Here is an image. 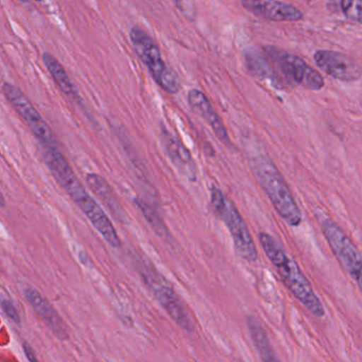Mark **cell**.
I'll return each instance as SVG.
<instances>
[{"label": "cell", "instance_id": "obj_1", "mask_svg": "<svg viewBox=\"0 0 362 362\" xmlns=\"http://www.w3.org/2000/svg\"><path fill=\"white\" fill-rule=\"evenodd\" d=\"M42 153L45 163L50 170L53 177L84 213L93 227L110 246L120 248V238L112 221L78 180L74 170L59 151V146H44L42 148Z\"/></svg>", "mask_w": 362, "mask_h": 362}, {"label": "cell", "instance_id": "obj_2", "mask_svg": "<svg viewBox=\"0 0 362 362\" xmlns=\"http://www.w3.org/2000/svg\"><path fill=\"white\" fill-rule=\"evenodd\" d=\"M246 152L247 158L259 185L267 194L276 212L288 225L293 227L299 226L302 221L301 211L274 161L259 146V142L257 144V142L249 140Z\"/></svg>", "mask_w": 362, "mask_h": 362}, {"label": "cell", "instance_id": "obj_3", "mask_svg": "<svg viewBox=\"0 0 362 362\" xmlns=\"http://www.w3.org/2000/svg\"><path fill=\"white\" fill-rule=\"evenodd\" d=\"M259 240L264 252L278 270L285 286L310 314L317 318H322L325 315L322 302L315 293L310 281L300 269L298 264L287 255L282 245L274 236L263 232L259 233Z\"/></svg>", "mask_w": 362, "mask_h": 362}, {"label": "cell", "instance_id": "obj_4", "mask_svg": "<svg viewBox=\"0 0 362 362\" xmlns=\"http://www.w3.org/2000/svg\"><path fill=\"white\" fill-rule=\"evenodd\" d=\"M211 204L215 215L229 230L238 255L250 263L257 261L259 255L255 240L234 202L219 187L213 185L211 187Z\"/></svg>", "mask_w": 362, "mask_h": 362}, {"label": "cell", "instance_id": "obj_5", "mask_svg": "<svg viewBox=\"0 0 362 362\" xmlns=\"http://www.w3.org/2000/svg\"><path fill=\"white\" fill-rule=\"evenodd\" d=\"M129 37L138 57L146 66L157 84L171 95L177 93L181 87L180 78L163 62L156 42L139 27L132 28Z\"/></svg>", "mask_w": 362, "mask_h": 362}, {"label": "cell", "instance_id": "obj_6", "mask_svg": "<svg viewBox=\"0 0 362 362\" xmlns=\"http://www.w3.org/2000/svg\"><path fill=\"white\" fill-rule=\"evenodd\" d=\"M137 268L142 280L170 318L187 333L193 332V323L180 297L167 279L163 278L150 263L140 259H137Z\"/></svg>", "mask_w": 362, "mask_h": 362}, {"label": "cell", "instance_id": "obj_7", "mask_svg": "<svg viewBox=\"0 0 362 362\" xmlns=\"http://www.w3.org/2000/svg\"><path fill=\"white\" fill-rule=\"evenodd\" d=\"M265 52L288 82L310 90H320L325 87L323 76L297 55L274 47H267Z\"/></svg>", "mask_w": 362, "mask_h": 362}, {"label": "cell", "instance_id": "obj_8", "mask_svg": "<svg viewBox=\"0 0 362 362\" xmlns=\"http://www.w3.org/2000/svg\"><path fill=\"white\" fill-rule=\"evenodd\" d=\"M2 91L6 100L10 102L17 114L25 121L34 137L38 140L42 146H57V139L51 131L50 127L47 124L42 115L34 107L32 102L28 99L27 95L14 85L4 83Z\"/></svg>", "mask_w": 362, "mask_h": 362}, {"label": "cell", "instance_id": "obj_9", "mask_svg": "<svg viewBox=\"0 0 362 362\" xmlns=\"http://www.w3.org/2000/svg\"><path fill=\"white\" fill-rule=\"evenodd\" d=\"M323 233L331 246L332 250L337 257L344 269L354 279L358 280L362 276V257L356 246L346 232L329 217L320 219Z\"/></svg>", "mask_w": 362, "mask_h": 362}, {"label": "cell", "instance_id": "obj_10", "mask_svg": "<svg viewBox=\"0 0 362 362\" xmlns=\"http://www.w3.org/2000/svg\"><path fill=\"white\" fill-rule=\"evenodd\" d=\"M314 59L319 68L336 80L355 82L362 76L361 66L342 53L320 50L315 53Z\"/></svg>", "mask_w": 362, "mask_h": 362}, {"label": "cell", "instance_id": "obj_11", "mask_svg": "<svg viewBox=\"0 0 362 362\" xmlns=\"http://www.w3.org/2000/svg\"><path fill=\"white\" fill-rule=\"evenodd\" d=\"M161 142L168 157L181 175L193 182L197 180L198 170L191 152L165 127L161 129Z\"/></svg>", "mask_w": 362, "mask_h": 362}, {"label": "cell", "instance_id": "obj_12", "mask_svg": "<svg viewBox=\"0 0 362 362\" xmlns=\"http://www.w3.org/2000/svg\"><path fill=\"white\" fill-rule=\"evenodd\" d=\"M245 10L270 21H298L303 13L291 4L278 0H242Z\"/></svg>", "mask_w": 362, "mask_h": 362}, {"label": "cell", "instance_id": "obj_13", "mask_svg": "<svg viewBox=\"0 0 362 362\" xmlns=\"http://www.w3.org/2000/svg\"><path fill=\"white\" fill-rule=\"evenodd\" d=\"M25 297L38 317L42 319V322L52 332L53 335L57 339L62 340V341L69 339V331H68L67 325L64 322L59 313L54 310V308L36 289L31 288V287L25 288Z\"/></svg>", "mask_w": 362, "mask_h": 362}, {"label": "cell", "instance_id": "obj_14", "mask_svg": "<svg viewBox=\"0 0 362 362\" xmlns=\"http://www.w3.org/2000/svg\"><path fill=\"white\" fill-rule=\"evenodd\" d=\"M187 102L192 110L197 112L208 123L219 141L223 142L226 146H231L227 127L206 95L198 89H192L187 93Z\"/></svg>", "mask_w": 362, "mask_h": 362}, {"label": "cell", "instance_id": "obj_15", "mask_svg": "<svg viewBox=\"0 0 362 362\" xmlns=\"http://www.w3.org/2000/svg\"><path fill=\"white\" fill-rule=\"evenodd\" d=\"M86 182L89 189L118 221H124L127 219V213L107 181L98 174L89 173L86 175Z\"/></svg>", "mask_w": 362, "mask_h": 362}, {"label": "cell", "instance_id": "obj_16", "mask_svg": "<svg viewBox=\"0 0 362 362\" xmlns=\"http://www.w3.org/2000/svg\"><path fill=\"white\" fill-rule=\"evenodd\" d=\"M247 327H248L249 334H250L251 340L255 344V350L259 353V359L262 362H282L279 358L276 350L272 346L268 337L266 329L261 325L255 317H247Z\"/></svg>", "mask_w": 362, "mask_h": 362}, {"label": "cell", "instance_id": "obj_17", "mask_svg": "<svg viewBox=\"0 0 362 362\" xmlns=\"http://www.w3.org/2000/svg\"><path fill=\"white\" fill-rule=\"evenodd\" d=\"M42 61H44L45 66L48 69L49 74L52 76L54 82L57 83L59 88L61 89L62 93L69 98L74 103H80L81 98L78 95V89L74 86L70 76H68L67 71L63 67L61 63L53 57L50 53H44L42 54Z\"/></svg>", "mask_w": 362, "mask_h": 362}, {"label": "cell", "instance_id": "obj_18", "mask_svg": "<svg viewBox=\"0 0 362 362\" xmlns=\"http://www.w3.org/2000/svg\"><path fill=\"white\" fill-rule=\"evenodd\" d=\"M135 204L137 208L139 209L140 212L144 215V218L148 221V225L154 230L155 233H157V235L160 236L165 240H169L171 238L169 229H168L165 221H163V218L156 212V210L150 204H148L146 200L142 199V198H136Z\"/></svg>", "mask_w": 362, "mask_h": 362}, {"label": "cell", "instance_id": "obj_19", "mask_svg": "<svg viewBox=\"0 0 362 362\" xmlns=\"http://www.w3.org/2000/svg\"><path fill=\"white\" fill-rule=\"evenodd\" d=\"M246 63L251 74H255L257 78H272V69L268 66L267 62L255 51H247Z\"/></svg>", "mask_w": 362, "mask_h": 362}, {"label": "cell", "instance_id": "obj_20", "mask_svg": "<svg viewBox=\"0 0 362 362\" xmlns=\"http://www.w3.org/2000/svg\"><path fill=\"white\" fill-rule=\"evenodd\" d=\"M341 8L349 19L362 23V0H341Z\"/></svg>", "mask_w": 362, "mask_h": 362}, {"label": "cell", "instance_id": "obj_21", "mask_svg": "<svg viewBox=\"0 0 362 362\" xmlns=\"http://www.w3.org/2000/svg\"><path fill=\"white\" fill-rule=\"evenodd\" d=\"M1 308L6 316L11 319L13 322L17 323V325L21 323V317H19L18 312H17L16 308L10 300H2Z\"/></svg>", "mask_w": 362, "mask_h": 362}, {"label": "cell", "instance_id": "obj_22", "mask_svg": "<svg viewBox=\"0 0 362 362\" xmlns=\"http://www.w3.org/2000/svg\"><path fill=\"white\" fill-rule=\"evenodd\" d=\"M174 1L180 6L183 14L187 15V17H189V18H194V16H195V8H194L192 0H174Z\"/></svg>", "mask_w": 362, "mask_h": 362}, {"label": "cell", "instance_id": "obj_23", "mask_svg": "<svg viewBox=\"0 0 362 362\" xmlns=\"http://www.w3.org/2000/svg\"><path fill=\"white\" fill-rule=\"evenodd\" d=\"M23 351H25V356H27V359L29 362H38L33 349L31 348V346H30L28 342H23Z\"/></svg>", "mask_w": 362, "mask_h": 362}, {"label": "cell", "instance_id": "obj_24", "mask_svg": "<svg viewBox=\"0 0 362 362\" xmlns=\"http://www.w3.org/2000/svg\"><path fill=\"white\" fill-rule=\"evenodd\" d=\"M6 206V199H4V194L0 191V208H4Z\"/></svg>", "mask_w": 362, "mask_h": 362}, {"label": "cell", "instance_id": "obj_25", "mask_svg": "<svg viewBox=\"0 0 362 362\" xmlns=\"http://www.w3.org/2000/svg\"><path fill=\"white\" fill-rule=\"evenodd\" d=\"M19 1L23 2V4H25V2H28V0H19Z\"/></svg>", "mask_w": 362, "mask_h": 362}, {"label": "cell", "instance_id": "obj_26", "mask_svg": "<svg viewBox=\"0 0 362 362\" xmlns=\"http://www.w3.org/2000/svg\"><path fill=\"white\" fill-rule=\"evenodd\" d=\"M35 1H42V0H35Z\"/></svg>", "mask_w": 362, "mask_h": 362}]
</instances>
